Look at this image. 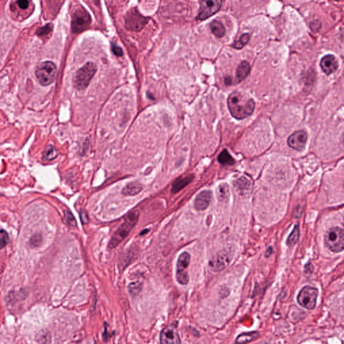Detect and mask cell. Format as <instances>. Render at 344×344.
<instances>
[{
  "instance_id": "1",
  "label": "cell",
  "mask_w": 344,
  "mask_h": 344,
  "mask_svg": "<svg viewBox=\"0 0 344 344\" xmlns=\"http://www.w3.org/2000/svg\"><path fill=\"white\" fill-rule=\"evenodd\" d=\"M228 105L232 116L242 120L253 114L256 104L254 99L247 94L235 91L229 96Z\"/></svg>"
},
{
  "instance_id": "2",
  "label": "cell",
  "mask_w": 344,
  "mask_h": 344,
  "mask_svg": "<svg viewBox=\"0 0 344 344\" xmlns=\"http://www.w3.org/2000/svg\"><path fill=\"white\" fill-rule=\"evenodd\" d=\"M139 217V211H132L127 214L123 224L112 236L108 246L110 248L116 247L120 242H123L124 239L128 236L132 228L137 224Z\"/></svg>"
},
{
  "instance_id": "3",
  "label": "cell",
  "mask_w": 344,
  "mask_h": 344,
  "mask_svg": "<svg viewBox=\"0 0 344 344\" xmlns=\"http://www.w3.org/2000/svg\"><path fill=\"white\" fill-rule=\"evenodd\" d=\"M92 23L90 14L84 8L77 6L73 10L71 16V29L74 33L83 32L88 29Z\"/></svg>"
},
{
  "instance_id": "4",
  "label": "cell",
  "mask_w": 344,
  "mask_h": 344,
  "mask_svg": "<svg viewBox=\"0 0 344 344\" xmlns=\"http://www.w3.org/2000/svg\"><path fill=\"white\" fill-rule=\"evenodd\" d=\"M97 71V66L92 62H88L83 67L77 71L73 78L74 86L78 90H83L90 84L91 80Z\"/></svg>"
},
{
  "instance_id": "5",
  "label": "cell",
  "mask_w": 344,
  "mask_h": 344,
  "mask_svg": "<svg viewBox=\"0 0 344 344\" xmlns=\"http://www.w3.org/2000/svg\"><path fill=\"white\" fill-rule=\"evenodd\" d=\"M57 69L55 64L51 62L41 63L36 67L35 75L42 85L51 84L57 76Z\"/></svg>"
},
{
  "instance_id": "6",
  "label": "cell",
  "mask_w": 344,
  "mask_h": 344,
  "mask_svg": "<svg viewBox=\"0 0 344 344\" xmlns=\"http://www.w3.org/2000/svg\"><path fill=\"white\" fill-rule=\"evenodd\" d=\"M325 244L333 252H341L344 249V232L342 229L333 228L328 230L325 235Z\"/></svg>"
},
{
  "instance_id": "7",
  "label": "cell",
  "mask_w": 344,
  "mask_h": 344,
  "mask_svg": "<svg viewBox=\"0 0 344 344\" xmlns=\"http://www.w3.org/2000/svg\"><path fill=\"white\" fill-rule=\"evenodd\" d=\"M318 291L315 288L306 286L300 290L297 296V301L300 306L312 310L317 304Z\"/></svg>"
},
{
  "instance_id": "8",
  "label": "cell",
  "mask_w": 344,
  "mask_h": 344,
  "mask_svg": "<svg viewBox=\"0 0 344 344\" xmlns=\"http://www.w3.org/2000/svg\"><path fill=\"white\" fill-rule=\"evenodd\" d=\"M190 255L188 252H183L180 255L176 263V280L181 285H186L189 282L188 267L190 264Z\"/></svg>"
},
{
  "instance_id": "9",
  "label": "cell",
  "mask_w": 344,
  "mask_h": 344,
  "mask_svg": "<svg viewBox=\"0 0 344 344\" xmlns=\"http://www.w3.org/2000/svg\"><path fill=\"white\" fill-rule=\"evenodd\" d=\"M147 22L148 18L141 15L135 8L129 10L125 16L126 28L131 31H141Z\"/></svg>"
},
{
  "instance_id": "10",
  "label": "cell",
  "mask_w": 344,
  "mask_h": 344,
  "mask_svg": "<svg viewBox=\"0 0 344 344\" xmlns=\"http://www.w3.org/2000/svg\"><path fill=\"white\" fill-rule=\"evenodd\" d=\"M223 1L221 0H211V1H200V9L197 16V20H204L215 15L221 9Z\"/></svg>"
},
{
  "instance_id": "11",
  "label": "cell",
  "mask_w": 344,
  "mask_h": 344,
  "mask_svg": "<svg viewBox=\"0 0 344 344\" xmlns=\"http://www.w3.org/2000/svg\"><path fill=\"white\" fill-rule=\"evenodd\" d=\"M307 134L304 131H297L288 139V145L296 151H303L306 146Z\"/></svg>"
},
{
  "instance_id": "12",
  "label": "cell",
  "mask_w": 344,
  "mask_h": 344,
  "mask_svg": "<svg viewBox=\"0 0 344 344\" xmlns=\"http://www.w3.org/2000/svg\"><path fill=\"white\" fill-rule=\"evenodd\" d=\"M160 344H180V339L176 328L167 326L160 334Z\"/></svg>"
},
{
  "instance_id": "13",
  "label": "cell",
  "mask_w": 344,
  "mask_h": 344,
  "mask_svg": "<svg viewBox=\"0 0 344 344\" xmlns=\"http://www.w3.org/2000/svg\"><path fill=\"white\" fill-rule=\"evenodd\" d=\"M339 66L338 59L333 55H328L323 57L320 62V67L323 72L329 76L338 69Z\"/></svg>"
},
{
  "instance_id": "14",
  "label": "cell",
  "mask_w": 344,
  "mask_h": 344,
  "mask_svg": "<svg viewBox=\"0 0 344 344\" xmlns=\"http://www.w3.org/2000/svg\"><path fill=\"white\" fill-rule=\"evenodd\" d=\"M212 198V193L209 190L202 191L197 196L195 200V207L198 211H204L209 207Z\"/></svg>"
},
{
  "instance_id": "15",
  "label": "cell",
  "mask_w": 344,
  "mask_h": 344,
  "mask_svg": "<svg viewBox=\"0 0 344 344\" xmlns=\"http://www.w3.org/2000/svg\"><path fill=\"white\" fill-rule=\"evenodd\" d=\"M229 260L228 255L220 253L211 260L209 265L214 271L218 272L223 270L229 263Z\"/></svg>"
},
{
  "instance_id": "16",
  "label": "cell",
  "mask_w": 344,
  "mask_h": 344,
  "mask_svg": "<svg viewBox=\"0 0 344 344\" xmlns=\"http://www.w3.org/2000/svg\"><path fill=\"white\" fill-rule=\"evenodd\" d=\"M251 71V66L249 62L244 61L239 65L236 70L237 81L240 82L245 80Z\"/></svg>"
},
{
  "instance_id": "17",
  "label": "cell",
  "mask_w": 344,
  "mask_h": 344,
  "mask_svg": "<svg viewBox=\"0 0 344 344\" xmlns=\"http://www.w3.org/2000/svg\"><path fill=\"white\" fill-rule=\"evenodd\" d=\"M143 190L142 185L138 181H132L126 185L125 188H123L122 193L125 196H135L138 194L140 193L141 190Z\"/></svg>"
},
{
  "instance_id": "18",
  "label": "cell",
  "mask_w": 344,
  "mask_h": 344,
  "mask_svg": "<svg viewBox=\"0 0 344 344\" xmlns=\"http://www.w3.org/2000/svg\"><path fill=\"white\" fill-rule=\"evenodd\" d=\"M194 179L193 176H188L186 177H181L176 179L173 183L172 191L173 193H177L182 190L187 185L189 184Z\"/></svg>"
},
{
  "instance_id": "19",
  "label": "cell",
  "mask_w": 344,
  "mask_h": 344,
  "mask_svg": "<svg viewBox=\"0 0 344 344\" xmlns=\"http://www.w3.org/2000/svg\"><path fill=\"white\" fill-rule=\"evenodd\" d=\"M259 336L260 333L258 332V331L243 333L237 337L235 343L237 344H246L253 341V340H256Z\"/></svg>"
},
{
  "instance_id": "20",
  "label": "cell",
  "mask_w": 344,
  "mask_h": 344,
  "mask_svg": "<svg viewBox=\"0 0 344 344\" xmlns=\"http://www.w3.org/2000/svg\"><path fill=\"white\" fill-rule=\"evenodd\" d=\"M211 32L216 37L222 38L225 34V29L223 23L217 20H213L210 24Z\"/></svg>"
},
{
  "instance_id": "21",
  "label": "cell",
  "mask_w": 344,
  "mask_h": 344,
  "mask_svg": "<svg viewBox=\"0 0 344 344\" xmlns=\"http://www.w3.org/2000/svg\"><path fill=\"white\" fill-rule=\"evenodd\" d=\"M218 161L222 165H233L235 163V160L232 158L231 155L229 154L228 150L224 149L220 153L218 156Z\"/></svg>"
},
{
  "instance_id": "22",
  "label": "cell",
  "mask_w": 344,
  "mask_h": 344,
  "mask_svg": "<svg viewBox=\"0 0 344 344\" xmlns=\"http://www.w3.org/2000/svg\"><path fill=\"white\" fill-rule=\"evenodd\" d=\"M249 40H250V36H249V34H247V33H245V34H243V35L241 36L239 40L234 42L232 47H233V48L237 49H242L247 44Z\"/></svg>"
},
{
  "instance_id": "23",
  "label": "cell",
  "mask_w": 344,
  "mask_h": 344,
  "mask_svg": "<svg viewBox=\"0 0 344 344\" xmlns=\"http://www.w3.org/2000/svg\"><path fill=\"white\" fill-rule=\"evenodd\" d=\"M57 155H58V152L53 146L49 145V146H47L44 153L45 160H53L57 158Z\"/></svg>"
},
{
  "instance_id": "24",
  "label": "cell",
  "mask_w": 344,
  "mask_h": 344,
  "mask_svg": "<svg viewBox=\"0 0 344 344\" xmlns=\"http://www.w3.org/2000/svg\"><path fill=\"white\" fill-rule=\"evenodd\" d=\"M298 237H299V229H298V225H296L295 227L294 230H293L289 238H288V245L294 246L298 242Z\"/></svg>"
},
{
  "instance_id": "25",
  "label": "cell",
  "mask_w": 344,
  "mask_h": 344,
  "mask_svg": "<svg viewBox=\"0 0 344 344\" xmlns=\"http://www.w3.org/2000/svg\"><path fill=\"white\" fill-rule=\"evenodd\" d=\"M218 197L221 200H226L229 197V188L228 185L221 184L219 187L218 189Z\"/></svg>"
},
{
  "instance_id": "26",
  "label": "cell",
  "mask_w": 344,
  "mask_h": 344,
  "mask_svg": "<svg viewBox=\"0 0 344 344\" xmlns=\"http://www.w3.org/2000/svg\"><path fill=\"white\" fill-rule=\"evenodd\" d=\"M9 242V236L6 230H0V249H2Z\"/></svg>"
},
{
  "instance_id": "27",
  "label": "cell",
  "mask_w": 344,
  "mask_h": 344,
  "mask_svg": "<svg viewBox=\"0 0 344 344\" xmlns=\"http://www.w3.org/2000/svg\"><path fill=\"white\" fill-rule=\"evenodd\" d=\"M53 29V26L51 24H47L44 27H42L37 31V34L39 36H44L49 34Z\"/></svg>"
},
{
  "instance_id": "28",
  "label": "cell",
  "mask_w": 344,
  "mask_h": 344,
  "mask_svg": "<svg viewBox=\"0 0 344 344\" xmlns=\"http://www.w3.org/2000/svg\"><path fill=\"white\" fill-rule=\"evenodd\" d=\"M65 217H66L67 223H69V225L73 227L76 226V220L75 219L74 216L73 215L72 213H71L70 211H67L65 212Z\"/></svg>"
},
{
  "instance_id": "29",
  "label": "cell",
  "mask_w": 344,
  "mask_h": 344,
  "mask_svg": "<svg viewBox=\"0 0 344 344\" xmlns=\"http://www.w3.org/2000/svg\"><path fill=\"white\" fill-rule=\"evenodd\" d=\"M248 181L246 178H242L241 179L238 180L237 181L236 186L239 189L244 190L246 188H248Z\"/></svg>"
},
{
  "instance_id": "30",
  "label": "cell",
  "mask_w": 344,
  "mask_h": 344,
  "mask_svg": "<svg viewBox=\"0 0 344 344\" xmlns=\"http://www.w3.org/2000/svg\"><path fill=\"white\" fill-rule=\"evenodd\" d=\"M112 50H113L115 55L118 56V57L123 55V50L122 49L121 47L118 46L116 44L112 45Z\"/></svg>"
},
{
  "instance_id": "31",
  "label": "cell",
  "mask_w": 344,
  "mask_h": 344,
  "mask_svg": "<svg viewBox=\"0 0 344 344\" xmlns=\"http://www.w3.org/2000/svg\"><path fill=\"white\" fill-rule=\"evenodd\" d=\"M140 284L138 282L132 283L129 286V290H130L131 293H134V291L137 292V291H139L140 290Z\"/></svg>"
},
{
  "instance_id": "32",
  "label": "cell",
  "mask_w": 344,
  "mask_h": 344,
  "mask_svg": "<svg viewBox=\"0 0 344 344\" xmlns=\"http://www.w3.org/2000/svg\"><path fill=\"white\" fill-rule=\"evenodd\" d=\"M17 4H18V6L20 7L21 9L26 10L29 6V1H24H24H17Z\"/></svg>"
},
{
  "instance_id": "33",
  "label": "cell",
  "mask_w": 344,
  "mask_h": 344,
  "mask_svg": "<svg viewBox=\"0 0 344 344\" xmlns=\"http://www.w3.org/2000/svg\"><path fill=\"white\" fill-rule=\"evenodd\" d=\"M80 217H81V221L83 224H87L88 223L89 219L87 213L82 212L80 214Z\"/></svg>"
}]
</instances>
